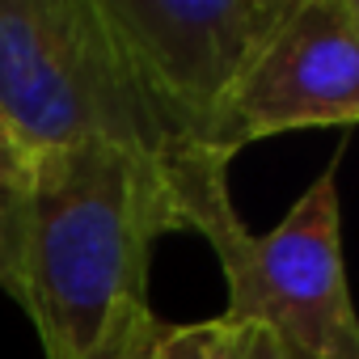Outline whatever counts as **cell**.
I'll use <instances>...</instances> for the list:
<instances>
[{
  "instance_id": "1",
  "label": "cell",
  "mask_w": 359,
  "mask_h": 359,
  "mask_svg": "<svg viewBox=\"0 0 359 359\" xmlns=\"http://www.w3.org/2000/svg\"><path fill=\"white\" fill-rule=\"evenodd\" d=\"M9 275L43 359H127L152 325V245L182 233L161 173L140 156L85 144L34 156L9 195Z\"/></svg>"
},
{
  "instance_id": "2",
  "label": "cell",
  "mask_w": 359,
  "mask_h": 359,
  "mask_svg": "<svg viewBox=\"0 0 359 359\" xmlns=\"http://www.w3.org/2000/svg\"><path fill=\"white\" fill-rule=\"evenodd\" d=\"M0 127L30 156L85 144L140 156L169 187L177 224L216 254L245 233L229 165L169 131L97 0H0Z\"/></svg>"
},
{
  "instance_id": "3",
  "label": "cell",
  "mask_w": 359,
  "mask_h": 359,
  "mask_svg": "<svg viewBox=\"0 0 359 359\" xmlns=\"http://www.w3.org/2000/svg\"><path fill=\"white\" fill-rule=\"evenodd\" d=\"M135 81L187 148L233 165L237 93L292 0H97Z\"/></svg>"
},
{
  "instance_id": "4",
  "label": "cell",
  "mask_w": 359,
  "mask_h": 359,
  "mask_svg": "<svg viewBox=\"0 0 359 359\" xmlns=\"http://www.w3.org/2000/svg\"><path fill=\"white\" fill-rule=\"evenodd\" d=\"M237 325H262L304 359H359V317L342 258L338 161L287 208L271 233H241L220 254Z\"/></svg>"
},
{
  "instance_id": "5",
  "label": "cell",
  "mask_w": 359,
  "mask_h": 359,
  "mask_svg": "<svg viewBox=\"0 0 359 359\" xmlns=\"http://www.w3.org/2000/svg\"><path fill=\"white\" fill-rule=\"evenodd\" d=\"M346 123H359V18L351 0H292L237 93V144Z\"/></svg>"
},
{
  "instance_id": "6",
  "label": "cell",
  "mask_w": 359,
  "mask_h": 359,
  "mask_svg": "<svg viewBox=\"0 0 359 359\" xmlns=\"http://www.w3.org/2000/svg\"><path fill=\"white\" fill-rule=\"evenodd\" d=\"M245 334L250 325H237L229 317L212 321H165L152 317L144 338L127 359H241L245 355Z\"/></svg>"
},
{
  "instance_id": "7",
  "label": "cell",
  "mask_w": 359,
  "mask_h": 359,
  "mask_svg": "<svg viewBox=\"0 0 359 359\" xmlns=\"http://www.w3.org/2000/svg\"><path fill=\"white\" fill-rule=\"evenodd\" d=\"M30 169H34V156H30L5 127H0V195L22 191L26 177H30Z\"/></svg>"
},
{
  "instance_id": "8",
  "label": "cell",
  "mask_w": 359,
  "mask_h": 359,
  "mask_svg": "<svg viewBox=\"0 0 359 359\" xmlns=\"http://www.w3.org/2000/svg\"><path fill=\"white\" fill-rule=\"evenodd\" d=\"M241 359H304V355H296L292 346H283L271 330L250 325V334H245V355H241Z\"/></svg>"
},
{
  "instance_id": "9",
  "label": "cell",
  "mask_w": 359,
  "mask_h": 359,
  "mask_svg": "<svg viewBox=\"0 0 359 359\" xmlns=\"http://www.w3.org/2000/svg\"><path fill=\"white\" fill-rule=\"evenodd\" d=\"M9 241H13V220H9V195H0V287L9 275Z\"/></svg>"
},
{
  "instance_id": "10",
  "label": "cell",
  "mask_w": 359,
  "mask_h": 359,
  "mask_svg": "<svg viewBox=\"0 0 359 359\" xmlns=\"http://www.w3.org/2000/svg\"><path fill=\"white\" fill-rule=\"evenodd\" d=\"M351 9H355V18H359V0H351Z\"/></svg>"
}]
</instances>
